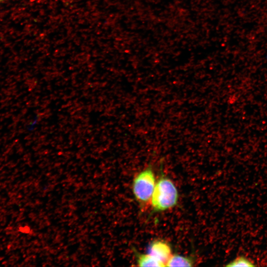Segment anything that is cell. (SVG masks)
Wrapping results in <instances>:
<instances>
[{
  "mask_svg": "<svg viewBox=\"0 0 267 267\" xmlns=\"http://www.w3.org/2000/svg\"><path fill=\"white\" fill-rule=\"evenodd\" d=\"M156 182L151 167H147L135 176L132 183V191L135 199L140 204L150 202Z\"/></svg>",
  "mask_w": 267,
  "mask_h": 267,
  "instance_id": "obj_2",
  "label": "cell"
},
{
  "mask_svg": "<svg viewBox=\"0 0 267 267\" xmlns=\"http://www.w3.org/2000/svg\"><path fill=\"white\" fill-rule=\"evenodd\" d=\"M178 197V192L174 182L163 176L156 182L150 203L153 211L163 212L175 207Z\"/></svg>",
  "mask_w": 267,
  "mask_h": 267,
  "instance_id": "obj_1",
  "label": "cell"
},
{
  "mask_svg": "<svg viewBox=\"0 0 267 267\" xmlns=\"http://www.w3.org/2000/svg\"></svg>",
  "mask_w": 267,
  "mask_h": 267,
  "instance_id": "obj_7",
  "label": "cell"
},
{
  "mask_svg": "<svg viewBox=\"0 0 267 267\" xmlns=\"http://www.w3.org/2000/svg\"><path fill=\"white\" fill-rule=\"evenodd\" d=\"M227 267H254L255 265L246 258L240 256L228 264L226 265Z\"/></svg>",
  "mask_w": 267,
  "mask_h": 267,
  "instance_id": "obj_6",
  "label": "cell"
},
{
  "mask_svg": "<svg viewBox=\"0 0 267 267\" xmlns=\"http://www.w3.org/2000/svg\"><path fill=\"white\" fill-rule=\"evenodd\" d=\"M170 244L163 240H155L148 246L147 253L166 264L173 255Z\"/></svg>",
  "mask_w": 267,
  "mask_h": 267,
  "instance_id": "obj_3",
  "label": "cell"
},
{
  "mask_svg": "<svg viewBox=\"0 0 267 267\" xmlns=\"http://www.w3.org/2000/svg\"><path fill=\"white\" fill-rule=\"evenodd\" d=\"M136 263L139 267H165V265L150 254L140 253L134 251Z\"/></svg>",
  "mask_w": 267,
  "mask_h": 267,
  "instance_id": "obj_4",
  "label": "cell"
},
{
  "mask_svg": "<svg viewBox=\"0 0 267 267\" xmlns=\"http://www.w3.org/2000/svg\"><path fill=\"white\" fill-rule=\"evenodd\" d=\"M194 264L192 258L178 254L172 255L166 264L167 267H191Z\"/></svg>",
  "mask_w": 267,
  "mask_h": 267,
  "instance_id": "obj_5",
  "label": "cell"
}]
</instances>
